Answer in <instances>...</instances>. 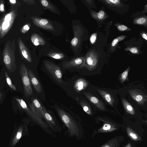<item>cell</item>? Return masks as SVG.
<instances>
[{
    "label": "cell",
    "instance_id": "cell-32",
    "mask_svg": "<svg viewBox=\"0 0 147 147\" xmlns=\"http://www.w3.org/2000/svg\"><path fill=\"white\" fill-rule=\"evenodd\" d=\"M125 50L126 51H129L134 54H138V49L136 47H128L126 48Z\"/></svg>",
    "mask_w": 147,
    "mask_h": 147
},
{
    "label": "cell",
    "instance_id": "cell-29",
    "mask_svg": "<svg viewBox=\"0 0 147 147\" xmlns=\"http://www.w3.org/2000/svg\"><path fill=\"white\" fill-rule=\"evenodd\" d=\"M127 36L124 35L118 36L115 38L112 41L111 44V46L112 47L116 46L120 41L124 39Z\"/></svg>",
    "mask_w": 147,
    "mask_h": 147
},
{
    "label": "cell",
    "instance_id": "cell-21",
    "mask_svg": "<svg viewBox=\"0 0 147 147\" xmlns=\"http://www.w3.org/2000/svg\"><path fill=\"white\" fill-rule=\"evenodd\" d=\"M122 101L124 107L126 112L131 114H134V110L131 104L124 99H122Z\"/></svg>",
    "mask_w": 147,
    "mask_h": 147
},
{
    "label": "cell",
    "instance_id": "cell-42",
    "mask_svg": "<svg viewBox=\"0 0 147 147\" xmlns=\"http://www.w3.org/2000/svg\"><path fill=\"white\" fill-rule=\"evenodd\" d=\"M91 0H86V1H87L89 4H91V3L92 2H90V1H91Z\"/></svg>",
    "mask_w": 147,
    "mask_h": 147
},
{
    "label": "cell",
    "instance_id": "cell-27",
    "mask_svg": "<svg viewBox=\"0 0 147 147\" xmlns=\"http://www.w3.org/2000/svg\"><path fill=\"white\" fill-rule=\"evenodd\" d=\"M5 76L7 83L9 86L13 90L16 91V88L13 84L7 72L6 71H5Z\"/></svg>",
    "mask_w": 147,
    "mask_h": 147
},
{
    "label": "cell",
    "instance_id": "cell-37",
    "mask_svg": "<svg viewBox=\"0 0 147 147\" xmlns=\"http://www.w3.org/2000/svg\"><path fill=\"white\" fill-rule=\"evenodd\" d=\"M25 3L28 4H34L35 3L34 0H23Z\"/></svg>",
    "mask_w": 147,
    "mask_h": 147
},
{
    "label": "cell",
    "instance_id": "cell-1",
    "mask_svg": "<svg viewBox=\"0 0 147 147\" xmlns=\"http://www.w3.org/2000/svg\"><path fill=\"white\" fill-rule=\"evenodd\" d=\"M55 108L61 121L68 129L70 136H75L78 138L80 129L76 120L69 113L58 107L55 106Z\"/></svg>",
    "mask_w": 147,
    "mask_h": 147
},
{
    "label": "cell",
    "instance_id": "cell-3",
    "mask_svg": "<svg viewBox=\"0 0 147 147\" xmlns=\"http://www.w3.org/2000/svg\"><path fill=\"white\" fill-rule=\"evenodd\" d=\"M15 99L17 103L26 114L34 121L36 122L41 128L47 132H49L48 126L42 119L35 114L28 106L25 101L22 99L16 97Z\"/></svg>",
    "mask_w": 147,
    "mask_h": 147
},
{
    "label": "cell",
    "instance_id": "cell-39",
    "mask_svg": "<svg viewBox=\"0 0 147 147\" xmlns=\"http://www.w3.org/2000/svg\"><path fill=\"white\" fill-rule=\"evenodd\" d=\"M9 1L12 4H14L16 3V0H9Z\"/></svg>",
    "mask_w": 147,
    "mask_h": 147
},
{
    "label": "cell",
    "instance_id": "cell-16",
    "mask_svg": "<svg viewBox=\"0 0 147 147\" xmlns=\"http://www.w3.org/2000/svg\"><path fill=\"white\" fill-rule=\"evenodd\" d=\"M73 28L74 37L71 40V44L72 46L76 47L80 41V37L82 35V29L80 27L76 26Z\"/></svg>",
    "mask_w": 147,
    "mask_h": 147
},
{
    "label": "cell",
    "instance_id": "cell-43",
    "mask_svg": "<svg viewBox=\"0 0 147 147\" xmlns=\"http://www.w3.org/2000/svg\"><path fill=\"white\" fill-rule=\"evenodd\" d=\"M103 147H110L109 145H106L104 146Z\"/></svg>",
    "mask_w": 147,
    "mask_h": 147
},
{
    "label": "cell",
    "instance_id": "cell-2",
    "mask_svg": "<svg viewBox=\"0 0 147 147\" xmlns=\"http://www.w3.org/2000/svg\"><path fill=\"white\" fill-rule=\"evenodd\" d=\"M14 40L8 41L4 49L3 57L5 66L9 72L13 73L17 69L15 57V44Z\"/></svg>",
    "mask_w": 147,
    "mask_h": 147
},
{
    "label": "cell",
    "instance_id": "cell-28",
    "mask_svg": "<svg viewBox=\"0 0 147 147\" xmlns=\"http://www.w3.org/2000/svg\"><path fill=\"white\" fill-rule=\"evenodd\" d=\"M47 55L52 58L58 59H62L64 57L63 54L59 53H48Z\"/></svg>",
    "mask_w": 147,
    "mask_h": 147
},
{
    "label": "cell",
    "instance_id": "cell-33",
    "mask_svg": "<svg viewBox=\"0 0 147 147\" xmlns=\"http://www.w3.org/2000/svg\"><path fill=\"white\" fill-rule=\"evenodd\" d=\"M30 24H27L24 25L21 29L22 32L24 33H26L28 32L30 28Z\"/></svg>",
    "mask_w": 147,
    "mask_h": 147
},
{
    "label": "cell",
    "instance_id": "cell-24",
    "mask_svg": "<svg viewBox=\"0 0 147 147\" xmlns=\"http://www.w3.org/2000/svg\"><path fill=\"white\" fill-rule=\"evenodd\" d=\"M23 133V128L20 127L17 131L15 136L14 137L12 143V146H14L18 141L22 137Z\"/></svg>",
    "mask_w": 147,
    "mask_h": 147
},
{
    "label": "cell",
    "instance_id": "cell-40",
    "mask_svg": "<svg viewBox=\"0 0 147 147\" xmlns=\"http://www.w3.org/2000/svg\"><path fill=\"white\" fill-rule=\"evenodd\" d=\"M2 22V19H1L0 20V34L1 31V24Z\"/></svg>",
    "mask_w": 147,
    "mask_h": 147
},
{
    "label": "cell",
    "instance_id": "cell-6",
    "mask_svg": "<svg viewBox=\"0 0 147 147\" xmlns=\"http://www.w3.org/2000/svg\"><path fill=\"white\" fill-rule=\"evenodd\" d=\"M44 66L51 75L59 84H63L62 74L60 67L57 65L49 61H45Z\"/></svg>",
    "mask_w": 147,
    "mask_h": 147
},
{
    "label": "cell",
    "instance_id": "cell-7",
    "mask_svg": "<svg viewBox=\"0 0 147 147\" xmlns=\"http://www.w3.org/2000/svg\"><path fill=\"white\" fill-rule=\"evenodd\" d=\"M41 113L43 118L46 121L48 126L53 131L59 132L61 131V127L57 123L52 116L47 111L45 108L42 106Z\"/></svg>",
    "mask_w": 147,
    "mask_h": 147
},
{
    "label": "cell",
    "instance_id": "cell-11",
    "mask_svg": "<svg viewBox=\"0 0 147 147\" xmlns=\"http://www.w3.org/2000/svg\"><path fill=\"white\" fill-rule=\"evenodd\" d=\"M128 92L131 97L140 105H143L146 101V95L140 90L136 89L130 90Z\"/></svg>",
    "mask_w": 147,
    "mask_h": 147
},
{
    "label": "cell",
    "instance_id": "cell-34",
    "mask_svg": "<svg viewBox=\"0 0 147 147\" xmlns=\"http://www.w3.org/2000/svg\"><path fill=\"white\" fill-rule=\"evenodd\" d=\"M97 34L95 33L92 34L90 37V41L92 44H94L96 40Z\"/></svg>",
    "mask_w": 147,
    "mask_h": 147
},
{
    "label": "cell",
    "instance_id": "cell-4",
    "mask_svg": "<svg viewBox=\"0 0 147 147\" xmlns=\"http://www.w3.org/2000/svg\"><path fill=\"white\" fill-rule=\"evenodd\" d=\"M19 74L23 84L24 95L29 97L33 95V90L29 78L28 69L24 63L20 66Z\"/></svg>",
    "mask_w": 147,
    "mask_h": 147
},
{
    "label": "cell",
    "instance_id": "cell-25",
    "mask_svg": "<svg viewBox=\"0 0 147 147\" xmlns=\"http://www.w3.org/2000/svg\"><path fill=\"white\" fill-rule=\"evenodd\" d=\"M40 2L41 4L43 7L53 12H56L54 6L48 1L46 0H42L40 1Z\"/></svg>",
    "mask_w": 147,
    "mask_h": 147
},
{
    "label": "cell",
    "instance_id": "cell-20",
    "mask_svg": "<svg viewBox=\"0 0 147 147\" xmlns=\"http://www.w3.org/2000/svg\"><path fill=\"white\" fill-rule=\"evenodd\" d=\"M91 14L93 18L98 21H102L107 17L106 13L103 10H101L98 12L95 11H91Z\"/></svg>",
    "mask_w": 147,
    "mask_h": 147
},
{
    "label": "cell",
    "instance_id": "cell-30",
    "mask_svg": "<svg viewBox=\"0 0 147 147\" xmlns=\"http://www.w3.org/2000/svg\"><path fill=\"white\" fill-rule=\"evenodd\" d=\"M117 29L121 32L131 31V30L125 25L117 23L115 24Z\"/></svg>",
    "mask_w": 147,
    "mask_h": 147
},
{
    "label": "cell",
    "instance_id": "cell-26",
    "mask_svg": "<svg viewBox=\"0 0 147 147\" xmlns=\"http://www.w3.org/2000/svg\"><path fill=\"white\" fill-rule=\"evenodd\" d=\"M103 1L111 6L119 7H121L122 5L120 0H104Z\"/></svg>",
    "mask_w": 147,
    "mask_h": 147
},
{
    "label": "cell",
    "instance_id": "cell-36",
    "mask_svg": "<svg viewBox=\"0 0 147 147\" xmlns=\"http://www.w3.org/2000/svg\"><path fill=\"white\" fill-rule=\"evenodd\" d=\"M111 127V125L109 124H105L103 125V129L105 130H108L110 129Z\"/></svg>",
    "mask_w": 147,
    "mask_h": 147
},
{
    "label": "cell",
    "instance_id": "cell-35",
    "mask_svg": "<svg viewBox=\"0 0 147 147\" xmlns=\"http://www.w3.org/2000/svg\"><path fill=\"white\" fill-rule=\"evenodd\" d=\"M4 11V5L3 1H0V11L1 12H3Z\"/></svg>",
    "mask_w": 147,
    "mask_h": 147
},
{
    "label": "cell",
    "instance_id": "cell-41",
    "mask_svg": "<svg viewBox=\"0 0 147 147\" xmlns=\"http://www.w3.org/2000/svg\"><path fill=\"white\" fill-rule=\"evenodd\" d=\"M2 93L0 92V101L1 100L2 97Z\"/></svg>",
    "mask_w": 147,
    "mask_h": 147
},
{
    "label": "cell",
    "instance_id": "cell-14",
    "mask_svg": "<svg viewBox=\"0 0 147 147\" xmlns=\"http://www.w3.org/2000/svg\"><path fill=\"white\" fill-rule=\"evenodd\" d=\"M28 74L30 82L35 90L38 93L42 92V89L41 84L31 69H29Z\"/></svg>",
    "mask_w": 147,
    "mask_h": 147
},
{
    "label": "cell",
    "instance_id": "cell-8",
    "mask_svg": "<svg viewBox=\"0 0 147 147\" xmlns=\"http://www.w3.org/2000/svg\"><path fill=\"white\" fill-rule=\"evenodd\" d=\"M86 67L91 71L96 66L98 62V56L96 52L94 50H90L86 55L84 58Z\"/></svg>",
    "mask_w": 147,
    "mask_h": 147
},
{
    "label": "cell",
    "instance_id": "cell-18",
    "mask_svg": "<svg viewBox=\"0 0 147 147\" xmlns=\"http://www.w3.org/2000/svg\"><path fill=\"white\" fill-rule=\"evenodd\" d=\"M88 83L84 79L80 78L75 82L74 88L77 92H80L84 89L87 86Z\"/></svg>",
    "mask_w": 147,
    "mask_h": 147
},
{
    "label": "cell",
    "instance_id": "cell-17",
    "mask_svg": "<svg viewBox=\"0 0 147 147\" xmlns=\"http://www.w3.org/2000/svg\"><path fill=\"white\" fill-rule=\"evenodd\" d=\"M97 91L108 104L111 106L113 105L115 100L110 93L106 91L98 89H97Z\"/></svg>",
    "mask_w": 147,
    "mask_h": 147
},
{
    "label": "cell",
    "instance_id": "cell-19",
    "mask_svg": "<svg viewBox=\"0 0 147 147\" xmlns=\"http://www.w3.org/2000/svg\"><path fill=\"white\" fill-rule=\"evenodd\" d=\"M31 39L32 43L36 46L44 45L46 44L44 39L39 35L36 33L32 35Z\"/></svg>",
    "mask_w": 147,
    "mask_h": 147
},
{
    "label": "cell",
    "instance_id": "cell-12",
    "mask_svg": "<svg viewBox=\"0 0 147 147\" xmlns=\"http://www.w3.org/2000/svg\"><path fill=\"white\" fill-rule=\"evenodd\" d=\"M29 108L35 114L41 119L43 118L41 110L42 106L38 100L35 98H32L31 103H29Z\"/></svg>",
    "mask_w": 147,
    "mask_h": 147
},
{
    "label": "cell",
    "instance_id": "cell-9",
    "mask_svg": "<svg viewBox=\"0 0 147 147\" xmlns=\"http://www.w3.org/2000/svg\"><path fill=\"white\" fill-rule=\"evenodd\" d=\"M62 66L66 69L84 68L86 66L84 58V57H76L69 61L65 62L63 63Z\"/></svg>",
    "mask_w": 147,
    "mask_h": 147
},
{
    "label": "cell",
    "instance_id": "cell-44",
    "mask_svg": "<svg viewBox=\"0 0 147 147\" xmlns=\"http://www.w3.org/2000/svg\"></svg>",
    "mask_w": 147,
    "mask_h": 147
},
{
    "label": "cell",
    "instance_id": "cell-23",
    "mask_svg": "<svg viewBox=\"0 0 147 147\" xmlns=\"http://www.w3.org/2000/svg\"><path fill=\"white\" fill-rule=\"evenodd\" d=\"M80 103L84 111L87 113L91 115L92 114L91 109L89 104L84 100L80 101Z\"/></svg>",
    "mask_w": 147,
    "mask_h": 147
},
{
    "label": "cell",
    "instance_id": "cell-22",
    "mask_svg": "<svg viewBox=\"0 0 147 147\" xmlns=\"http://www.w3.org/2000/svg\"><path fill=\"white\" fill-rule=\"evenodd\" d=\"M133 23L136 24L143 25L146 26L147 25V16H144L136 18L134 20Z\"/></svg>",
    "mask_w": 147,
    "mask_h": 147
},
{
    "label": "cell",
    "instance_id": "cell-5",
    "mask_svg": "<svg viewBox=\"0 0 147 147\" xmlns=\"http://www.w3.org/2000/svg\"><path fill=\"white\" fill-rule=\"evenodd\" d=\"M16 12L13 10L5 14L2 19L0 38H3L11 28L16 17Z\"/></svg>",
    "mask_w": 147,
    "mask_h": 147
},
{
    "label": "cell",
    "instance_id": "cell-31",
    "mask_svg": "<svg viewBox=\"0 0 147 147\" xmlns=\"http://www.w3.org/2000/svg\"><path fill=\"white\" fill-rule=\"evenodd\" d=\"M130 69L129 66L121 75L120 77V80L121 83L124 82L127 76L128 72Z\"/></svg>",
    "mask_w": 147,
    "mask_h": 147
},
{
    "label": "cell",
    "instance_id": "cell-13",
    "mask_svg": "<svg viewBox=\"0 0 147 147\" xmlns=\"http://www.w3.org/2000/svg\"><path fill=\"white\" fill-rule=\"evenodd\" d=\"M18 42L21 55L27 61L32 62V59L30 55L26 46L20 37L18 38Z\"/></svg>",
    "mask_w": 147,
    "mask_h": 147
},
{
    "label": "cell",
    "instance_id": "cell-10",
    "mask_svg": "<svg viewBox=\"0 0 147 147\" xmlns=\"http://www.w3.org/2000/svg\"><path fill=\"white\" fill-rule=\"evenodd\" d=\"M32 19L33 23L38 27L48 30H54L52 24L46 19L35 17H33Z\"/></svg>",
    "mask_w": 147,
    "mask_h": 147
},
{
    "label": "cell",
    "instance_id": "cell-15",
    "mask_svg": "<svg viewBox=\"0 0 147 147\" xmlns=\"http://www.w3.org/2000/svg\"><path fill=\"white\" fill-rule=\"evenodd\" d=\"M84 94L88 99L96 106L102 111L106 108L103 103L97 98L93 96L88 92H84Z\"/></svg>",
    "mask_w": 147,
    "mask_h": 147
},
{
    "label": "cell",
    "instance_id": "cell-38",
    "mask_svg": "<svg viewBox=\"0 0 147 147\" xmlns=\"http://www.w3.org/2000/svg\"><path fill=\"white\" fill-rule=\"evenodd\" d=\"M140 34L143 38L145 39L146 40H147V35L146 33L143 32H141Z\"/></svg>",
    "mask_w": 147,
    "mask_h": 147
}]
</instances>
